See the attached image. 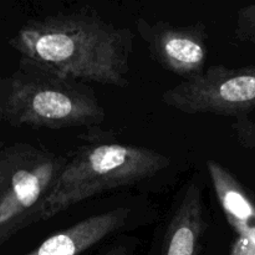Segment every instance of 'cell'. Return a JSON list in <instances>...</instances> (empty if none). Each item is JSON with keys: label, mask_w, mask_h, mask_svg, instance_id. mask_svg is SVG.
Returning a JSON list of instances; mask_svg holds the SVG:
<instances>
[{"label": "cell", "mask_w": 255, "mask_h": 255, "mask_svg": "<svg viewBox=\"0 0 255 255\" xmlns=\"http://www.w3.org/2000/svg\"><path fill=\"white\" fill-rule=\"evenodd\" d=\"M133 32L94 10L80 9L27 22L9 44L27 57L81 82L128 84Z\"/></svg>", "instance_id": "cell-1"}, {"label": "cell", "mask_w": 255, "mask_h": 255, "mask_svg": "<svg viewBox=\"0 0 255 255\" xmlns=\"http://www.w3.org/2000/svg\"><path fill=\"white\" fill-rule=\"evenodd\" d=\"M104 120L91 87L35 60L21 57L12 74L0 76V124L62 129Z\"/></svg>", "instance_id": "cell-2"}, {"label": "cell", "mask_w": 255, "mask_h": 255, "mask_svg": "<svg viewBox=\"0 0 255 255\" xmlns=\"http://www.w3.org/2000/svg\"><path fill=\"white\" fill-rule=\"evenodd\" d=\"M169 166V157L144 147L121 143L80 147L74 156L67 158L51 193L40 209L37 223L96 194L151 178Z\"/></svg>", "instance_id": "cell-3"}, {"label": "cell", "mask_w": 255, "mask_h": 255, "mask_svg": "<svg viewBox=\"0 0 255 255\" xmlns=\"http://www.w3.org/2000/svg\"><path fill=\"white\" fill-rule=\"evenodd\" d=\"M67 158L32 144L0 143V246L37 223Z\"/></svg>", "instance_id": "cell-4"}, {"label": "cell", "mask_w": 255, "mask_h": 255, "mask_svg": "<svg viewBox=\"0 0 255 255\" xmlns=\"http://www.w3.org/2000/svg\"><path fill=\"white\" fill-rule=\"evenodd\" d=\"M162 102L188 115L243 116L255 107V66H209L166 90Z\"/></svg>", "instance_id": "cell-5"}, {"label": "cell", "mask_w": 255, "mask_h": 255, "mask_svg": "<svg viewBox=\"0 0 255 255\" xmlns=\"http://www.w3.org/2000/svg\"><path fill=\"white\" fill-rule=\"evenodd\" d=\"M136 29L152 57L167 71L188 80L206 69L208 35L202 22L174 26L166 21H148L139 17L136 20Z\"/></svg>", "instance_id": "cell-6"}, {"label": "cell", "mask_w": 255, "mask_h": 255, "mask_svg": "<svg viewBox=\"0 0 255 255\" xmlns=\"http://www.w3.org/2000/svg\"><path fill=\"white\" fill-rule=\"evenodd\" d=\"M128 216L129 209L120 207L87 217L49 237L25 255H80L124 227Z\"/></svg>", "instance_id": "cell-7"}, {"label": "cell", "mask_w": 255, "mask_h": 255, "mask_svg": "<svg viewBox=\"0 0 255 255\" xmlns=\"http://www.w3.org/2000/svg\"><path fill=\"white\" fill-rule=\"evenodd\" d=\"M204 227L201 188L192 182L167 227L162 255H197Z\"/></svg>", "instance_id": "cell-8"}, {"label": "cell", "mask_w": 255, "mask_h": 255, "mask_svg": "<svg viewBox=\"0 0 255 255\" xmlns=\"http://www.w3.org/2000/svg\"><path fill=\"white\" fill-rule=\"evenodd\" d=\"M207 168L214 192L229 224L241 236L242 241L255 247L254 202L231 172L218 162L209 159Z\"/></svg>", "instance_id": "cell-9"}, {"label": "cell", "mask_w": 255, "mask_h": 255, "mask_svg": "<svg viewBox=\"0 0 255 255\" xmlns=\"http://www.w3.org/2000/svg\"><path fill=\"white\" fill-rule=\"evenodd\" d=\"M234 34L241 41L255 45V2L237 11Z\"/></svg>", "instance_id": "cell-10"}, {"label": "cell", "mask_w": 255, "mask_h": 255, "mask_svg": "<svg viewBox=\"0 0 255 255\" xmlns=\"http://www.w3.org/2000/svg\"><path fill=\"white\" fill-rule=\"evenodd\" d=\"M232 128L242 146L255 148V122L247 119L244 115L237 116V120L232 124Z\"/></svg>", "instance_id": "cell-11"}, {"label": "cell", "mask_w": 255, "mask_h": 255, "mask_svg": "<svg viewBox=\"0 0 255 255\" xmlns=\"http://www.w3.org/2000/svg\"><path fill=\"white\" fill-rule=\"evenodd\" d=\"M104 255H128V249H127L126 246H115L114 248L110 249L107 253Z\"/></svg>", "instance_id": "cell-12"}]
</instances>
